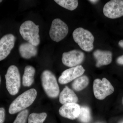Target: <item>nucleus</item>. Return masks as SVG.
Returning <instances> with one entry per match:
<instances>
[{
	"instance_id": "nucleus-1",
	"label": "nucleus",
	"mask_w": 123,
	"mask_h": 123,
	"mask_svg": "<svg viewBox=\"0 0 123 123\" xmlns=\"http://www.w3.org/2000/svg\"><path fill=\"white\" fill-rule=\"evenodd\" d=\"M37 95V91L34 88L23 92L10 104L9 108V113L10 114H14L25 110L33 103Z\"/></svg>"
},
{
	"instance_id": "nucleus-2",
	"label": "nucleus",
	"mask_w": 123,
	"mask_h": 123,
	"mask_svg": "<svg viewBox=\"0 0 123 123\" xmlns=\"http://www.w3.org/2000/svg\"><path fill=\"white\" fill-rule=\"evenodd\" d=\"M19 31L22 38L28 43L38 46L40 43L38 25L31 21H26L22 24Z\"/></svg>"
},
{
	"instance_id": "nucleus-3",
	"label": "nucleus",
	"mask_w": 123,
	"mask_h": 123,
	"mask_svg": "<svg viewBox=\"0 0 123 123\" xmlns=\"http://www.w3.org/2000/svg\"><path fill=\"white\" fill-rule=\"evenodd\" d=\"M42 86L46 94L51 98L58 97L60 92L59 87L56 78L50 70H44L41 76Z\"/></svg>"
},
{
	"instance_id": "nucleus-4",
	"label": "nucleus",
	"mask_w": 123,
	"mask_h": 123,
	"mask_svg": "<svg viewBox=\"0 0 123 123\" xmlns=\"http://www.w3.org/2000/svg\"><path fill=\"white\" fill-rule=\"evenodd\" d=\"M73 36L75 42L83 50L89 52L93 49L94 38L89 31L79 27L73 31Z\"/></svg>"
},
{
	"instance_id": "nucleus-5",
	"label": "nucleus",
	"mask_w": 123,
	"mask_h": 123,
	"mask_svg": "<svg viewBox=\"0 0 123 123\" xmlns=\"http://www.w3.org/2000/svg\"><path fill=\"white\" fill-rule=\"evenodd\" d=\"M6 84L10 94L14 95L18 93L21 86V77L18 68L15 65L10 66L5 75Z\"/></svg>"
},
{
	"instance_id": "nucleus-6",
	"label": "nucleus",
	"mask_w": 123,
	"mask_h": 123,
	"mask_svg": "<svg viewBox=\"0 0 123 123\" xmlns=\"http://www.w3.org/2000/svg\"><path fill=\"white\" fill-rule=\"evenodd\" d=\"M93 92L97 99L103 100L114 92V89L110 81L103 78L102 80L96 79L93 82Z\"/></svg>"
},
{
	"instance_id": "nucleus-7",
	"label": "nucleus",
	"mask_w": 123,
	"mask_h": 123,
	"mask_svg": "<svg viewBox=\"0 0 123 123\" xmlns=\"http://www.w3.org/2000/svg\"><path fill=\"white\" fill-rule=\"evenodd\" d=\"M68 25L60 18H55L52 21L49 31V35L53 41L59 42L63 39L68 35Z\"/></svg>"
},
{
	"instance_id": "nucleus-8",
	"label": "nucleus",
	"mask_w": 123,
	"mask_h": 123,
	"mask_svg": "<svg viewBox=\"0 0 123 123\" xmlns=\"http://www.w3.org/2000/svg\"><path fill=\"white\" fill-rule=\"evenodd\" d=\"M107 17L115 19L123 16V0H112L106 3L103 9Z\"/></svg>"
},
{
	"instance_id": "nucleus-9",
	"label": "nucleus",
	"mask_w": 123,
	"mask_h": 123,
	"mask_svg": "<svg viewBox=\"0 0 123 123\" xmlns=\"http://www.w3.org/2000/svg\"><path fill=\"white\" fill-rule=\"evenodd\" d=\"M85 57V54L81 51L74 50L63 53L62 60L65 65L71 68L79 65L84 61Z\"/></svg>"
},
{
	"instance_id": "nucleus-10",
	"label": "nucleus",
	"mask_w": 123,
	"mask_h": 123,
	"mask_svg": "<svg viewBox=\"0 0 123 123\" xmlns=\"http://www.w3.org/2000/svg\"><path fill=\"white\" fill-rule=\"evenodd\" d=\"M85 71V70L81 65L70 68L62 72L59 77L58 81L62 85L68 84L82 76Z\"/></svg>"
},
{
	"instance_id": "nucleus-11",
	"label": "nucleus",
	"mask_w": 123,
	"mask_h": 123,
	"mask_svg": "<svg viewBox=\"0 0 123 123\" xmlns=\"http://www.w3.org/2000/svg\"><path fill=\"white\" fill-rule=\"evenodd\" d=\"M15 36L12 34H8L0 39V61L5 59L9 55L14 47Z\"/></svg>"
},
{
	"instance_id": "nucleus-12",
	"label": "nucleus",
	"mask_w": 123,
	"mask_h": 123,
	"mask_svg": "<svg viewBox=\"0 0 123 123\" xmlns=\"http://www.w3.org/2000/svg\"><path fill=\"white\" fill-rule=\"evenodd\" d=\"M80 110V106L78 104H67L60 108L59 113L63 117L70 120H74L78 118Z\"/></svg>"
},
{
	"instance_id": "nucleus-13",
	"label": "nucleus",
	"mask_w": 123,
	"mask_h": 123,
	"mask_svg": "<svg viewBox=\"0 0 123 123\" xmlns=\"http://www.w3.org/2000/svg\"><path fill=\"white\" fill-rule=\"evenodd\" d=\"M93 55L97 61L96 66L98 68L108 65L112 62V53L110 51L97 49L94 52Z\"/></svg>"
},
{
	"instance_id": "nucleus-14",
	"label": "nucleus",
	"mask_w": 123,
	"mask_h": 123,
	"mask_svg": "<svg viewBox=\"0 0 123 123\" xmlns=\"http://www.w3.org/2000/svg\"><path fill=\"white\" fill-rule=\"evenodd\" d=\"M78 98L72 90L65 86L60 94L59 102L62 105L68 103H77Z\"/></svg>"
},
{
	"instance_id": "nucleus-15",
	"label": "nucleus",
	"mask_w": 123,
	"mask_h": 123,
	"mask_svg": "<svg viewBox=\"0 0 123 123\" xmlns=\"http://www.w3.org/2000/svg\"><path fill=\"white\" fill-rule=\"evenodd\" d=\"M19 52L21 56L24 59H31L37 54V47L29 43H23L19 47Z\"/></svg>"
},
{
	"instance_id": "nucleus-16",
	"label": "nucleus",
	"mask_w": 123,
	"mask_h": 123,
	"mask_svg": "<svg viewBox=\"0 0 123 123\" xmlns=\"http://www.w3.org/2000/svg\"><path fill=\"white\" fill-rule=\"evenodd\" d=\"M35 69L33 66L27 65L24 69V74L22 77V84L26 87L31 86L34 81Z\"/></svg>"
},
{
	"instance_id": "nucleus-17",
	"label": "nucleus",
	"mask_w": 123,
	"mask_h": 123,
	"mask_svg": "<svg viewBox=\"0 0 123 123\" xmlns=\"http://www.w3.org/2000/svg\"><path fill=\"white\" fill-rule=\"evenodd\" d=\"M89 80L87 76L83 75L74 80L72 86L74 90L79 91L83 90L89 85Z\"/></svg>"
},
{
	"instance_id": "nucleus-18",
	"label": "nucleus",
	"mask_w": 123,
	"mask_h": 123,
	"mask_svg": "<svg viewBox=\"0 0 123 123\" xmlns=\"http://www.w3.org/2000/svg\"><path fill=\"white\" fill-rule=\"evenodd\" d=\"M78 118L82 123H89L91 120V114L90 108L86 106L81 107L80 112Z\"/></svg>"
},
{
	"instance_id": "nucleus-19",
	"label": "nucleus",
	"mask_w": 123,
	"mask_h": 123,
	"mask_svg": "<svg viewBox=\"0 0 123 123\" xmlns=\"http://www.w3.org/2000/svg\"><path fill=\"white\" fill-rule=\"evenodd\" d=\"M55 1L61 7L71 11L76 8L78 5L77 0H55Z\"/></svg>"
},
{
	"instance_id": "nucleus-20",
	"label": "nucleus",
	"mask_w": 123,
	"mask_h": 123,
	"mask_svg": "<svg viewBox=\"0 0 123 123\" xmlns=\"http://www.w3.org/2000/svg\"><path fill=\"white\" fill-rule=\"evenodd\" d=\"M47 116V115L46 112L31 113L29 116L28 123H43Z\"/></svg>"
},
{
	"instance_id": "nucleus-21",
	"label": "nucleus",
	"mask_w": 123,
	"mask_h": 123,
	"mask_svg": "<svg viewBox=\"0 0 123 123\" xmlns=\"http://www.w3.org/2000/svg\"><path fill=\"white\" fill-rule=\"evenodd\" d=\"M29 113V111L27 109L22 111L18 114L13 123H26Z\"/></svg>"
},
{
	"instance_id": "nucleus-22",
	"label": "nucleus",
	"mask_w": 123,
	"mask_h": 123,
	"mask_svg": "<svg viewBox=\"0 0 123 123\" xmlns=\"http://www.w3.org/2000/svg\"><path fill=\"white\" fill-rule=\"evenodd\" d=\"M5 119V111L3 107L0 108V123H4Z\"/></svg>"
},
{
	"instance_id": "nucleus-23",
	"label": "nucleus",
	"mask_w": 123,
	"mask_h": 123,
	"mask_svg": "<svg viewBox=\"0 0 123 123\" xmlns=\"http://www.w3.org/2000/svg\"><path fill=\"white\" fill-rule=\"evenodd\" d=\"M117 62L119 64L123 65V55L117 58Z\"/></svg>"
},
{
	"instance_id": "nucleus-24",
	"label": "nucleus",
	"mask_w": 123,
	"mask_h": 123,
	"mask_svg": "<svg viewBox=\"0 0 123 123\" xmlns=\"http://www.w3.org/2000/svg\"><path fill=\"white\" fill-rule=\"evenodd\" d=\"M118 44L119 46H120V47L123 48V40H120V41L119 42Z\"/></svg>"
},
{
	"instance_id": "nucleus-25",
	"label": "nucleus",
	"mask_w": 123,
	"mask_h": 123,
	"mask_svg": "<svg viewBox=\"0 0 123 123\" xmlns=\"http://www.w3.org/2000/svg\"><path fill=\"white\" fill-rule=\"evenodd\" d=\"M89 1H90L92 3V4H95V3H97V2H98L99 1L98 0H89Z\"/></svg>"
},
{
	"instance_id": "nucleus-26",
	"label": "nucleus",
	"mask_w": 123,
	"mask_h": 123,
	"mask_svg": "<svg viewBox=\"0 0 123 123\" xmlns=\"http://www.w3.org/2000/svg\"><path fill=\"white\" fill-rule=\"evenodd\" d=\"M1 80V77L0 76V85Z\"/></svg>"
},
{
	"instance_id": "nucleus-27",
	"label": "nucleus",
	"mask_w": 123,
	"mask_h": 123,
	"mask_svg": "<svg viewBox=\"0 0 123 123\" xmlns=\"http://www.w3.org/2000/svg\"><path fill=\"white\" fill-rule=\"evenodd\" d=\"M2 0H0V2H2Z\"/></svg>"
},
{
	"instance_id": "nucleus-28",
	"label": "nucleus",
	"mask_w": 123,
	"mask_h": 123,
	"mask_svg": "<svg viewBox=\"0 0 123 123\" xmlns=\"http://www.w3.org/2000/svg\"><path fill=\"white\" fill-rule=\"evenodd\" d=\"M123 123V121H122V122H120V123Z\"/></svg>"
},
{
	"instance_id": "nucleus-29",
	"label": "nucleus",
	"mask_w": 123,
	"mask_h": 123,
	"mask_svg": "<svg viewBox=\"0 0 123 123\" xmlns=\"http://www.w3.org/2000/svg\"></svg>"
}]
</instances>
